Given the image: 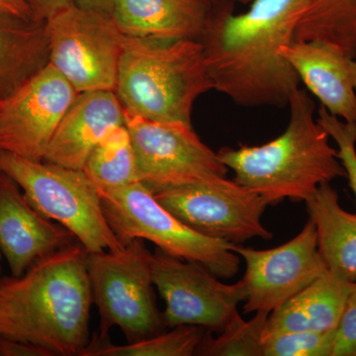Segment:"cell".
I'll use <instances>...</instances> for the list:
<instances>
[{
	"label": "cell",
	"mask_w": 356,
	"mask_h": 356,
	"mask_svg": "<svg viewBox=\"0 0 356 356\" xmlns=\"http://www.w3.org/2000/svg\"><path fill=\"white\" fill-rule=\"evenodd\" d=\"M311 0H252L245 13L211 7L198 41L214 90L242 107L288 106L300 79L280 54Z\"/></svg>",
	"instance_id": "1"
},
{
	"label": "cell",
	"mask_w": 356,
	"mask_h": 356,
	"mask_svg": "<svg viewBox=\"0 0 356 356\" xmlns=\"http://www.w3.org/2000/svg\"><path fill=\"white\" fill-rule=\"evenodd\" d=\"M76 242L39 259L22 276L0 280V337L83 356L93 304L86 257Z\"/></svg>",
	"instance_id": "2"
},
{
	"label": "cell",
	"mask_w": 356,
	"mask_h": 356,
	"mask_svg": "<svg viewBox=\"0 0 356 356\" xmlns=\"http://www.w3.org/2000/svg\"><path fill=\"white\" fill-rule=\"evenodd\" d=\"M288 106L289 124L280 137L261 146L224 147L217 153L235 173L234 180L257 192L267 205H277L284 199L306 202L320 185L346 177L307 90H295Z\"/></svg>",
	"instance_id": "3"
},
{
	"label": "cell",
	"mask_w": 356,
	"mask_h": 356,
	"mask_svg": "<svg viewBox=\"0 0 356 356\" xmlns=\"http://www.w3.org/2000/svg\"><path fill=\"white\" fill-rule=\"evenodd\" d=\"M212 89L198 40L126 38L114 90L126 113L191 125L194 103Z\"/></svg>",
	"instance_id": "4"
},
{
	"label": "cell",
	"mask_w": 356,
	"mask_h": 356,
	"mask_svg": "<svg viewBox=\"0 0 356 356\" xmlns=\"http://www.w3.org/2000/svg\"><path fill=\"white\" fill-rule=\"evenodd\" d=\"M152 254L144 240L135 238L119 252H88L92 301L99 314V332L88 346L109 341L118 327L128 343L165 332L163 314L156 305L151 266Z\"/></svg>",
	"instance_id": "5"
},
{
	"label": "cell",
	"mask_w": 356,
	"mask_h": 356,
	"mask_svg": "<svg viewBox=\"0 0 356 356\" xmlns=\"http://www.w3.org/2000/svg\"><path fill=\"white\" fill-rule=\"evenodd\" d=\"M0 172L13 178L35 209L72 232L88 252L125 247L107 222L99 191L83 170L0 151Z\"/></svg>",
	"instance_id": "6"
},
{
	"label": "cell",
	"mask_w": 356,
	"mask_h": 356,
	"mask_svg": "<svg viewBox=\"0 0 356 356\" xmlns=\"http://www.w3.org/2000/svg\"><path fill=\"white\" fill-rule=\"evenodd\" d=\"M99 193L107 222L124 245L135 238L149 241L165 254L202 264L217 277L229 280L238 273L241 261L233 243L189 228L140 181Z\"/></svg>",
	"instance_id": "7"
},
{
	"label": "cell",
	"mask_w": 356,
	"mask_h": 356,
	"mask_svg": "<svg viewBox=\"0 0 356 356\" xmlns=\"http://www.w3.org/2000/svg\"><path fill=\"white\" fill-rule=\"evenodd\" d=\"M49 64L77 93L115 90L127 36L107 14L70 6L44 21Z\"/></svg>",
	"instance_id": "8"
},
{
	"label": "cell",
	"mask_w": 356,
	"mask_h": 356,
	"mask_svg": "<svg viewBox=\"0 0 356 356\" xmlns=\"http://www.w3.org/2000/svg\"><path fill=\"white\" fill-rule=\"evenodd\" d=\"M125 124L135 151L138 179L152 193L227 177L229 168L192 125L127 113Z\"/></svg>",
	"instance_id": "9"
},
{
	"label": "cell",
	"mask_w": 356,
	"mask_h": 356,
	"mask_svg": "<svg viewBox=\"0 0 356 356\" xmlns=\"http://www.w3.org/2000/svg\"><path fill=\"white\" fill-rule=\"evenodd\" d=\"M173 216L201 235L240 245L254 238H273L261 222L266 201L227 177L184 185L154 194Z\"/></svg>",
	"instance_id": "10"
},
{
	"label": "cell",
	"mask_w": 356,
	"mask_h": 356,
	"mask_svg": "<svg viewBox=\"0 0 356 356\" xmlns=\"http://www.w3.org/2000/svg\"><path fill=\"white\" fill-rule=\"evenodd\" d=\"M154 286L165 302L166 327L197 325L210 332H221L240 314L245 301L243 281L226 284L202 264L170 257L156 250L151 257Z\"/></svg>",
	"instance_id": "11"
},
{
	"label": "cell",
	"mask_w": 356,
	"mask_h": 356,
	"mask_svg": "<svg viewBox=\"0 0 356 356\" xmlns=\"http://www.w3.org/2000/svg\"><path fill=\"white\" fill-rule=\"evenodd\" d=\"M232 250L245 261L241 280L247 292L245 314L271 313L327 271L310 218L298 235L280 247L259 250L233 245Z\"/></svg>",
	"instance_id": "12"
},
{
	"label": "cell",
	"mask_w": 356,
	"mask_h": 356,
	"mask_svg": "<svg viewBox=\"0 0 356 356\" xmlns=\"http://www.w3.org/2000/svg\"><path fill=\"white\" fill-rule=\"evenodd\" d=\"M77 91L48 64L0 103V151L43 161L51 138Z\"/></svg>",
	"instance_id": "13"
},
{
	"label": "cell",
	"mask_w": 356,
	"mask_h": 356,
	"mask_svg": "<svg viewBox=\"0 0 356 356\" xmlns=\"http://www.w3.org/2000/svg\"><path fill=\"white\" fill-rule=\"evenodd\" d=\"M79 242L62 225L43 216L19 185L0 172V254L19 277L39 259Z\"/></svg>",
	"instance_id": "14"
},
{
	"label": "cell",
	"mask_w": 356,
	"mask_h": 356,
	"mask_svg": "<svg viewBox=\"0 0 356 356\" xmlns=\"http://www.w3.org/2000/svg\"><path fill=\"white\" fill-rule=\"evenodd\" d=\"M280 54L329 113L356 123V58L322 40H294Z\"/></svg>",
	"instance_id": "15"
},
{
	"label": "cell",
	"mask_w": 356,
	"mask_h": 356,
	"mask_svg": "<svg viewBox=\"0 0 356 356\" xmlns=\"http://www.w3.org/2000/svg\"><path fill=\"white\" fill-rule=\"evenodd\" d=\"M125 121V110L115 91L79 93L58 124L44 161L83 170L96 145L108 131Z\"/></svg>",
	"instance_id": "16"
},
{
	"label": "cell",
	"mask_w": 356,
	"mask_h": 356,
	"mask_svg": "<svg viewBox=\"0 0 356 356\" xmlns=\"http://www.w3.org/2000/svg\"><path fill=\"white\" fill-rule=\"evenodd\" d=\"M210 9L201 0H110L108 15L132 38L199 40Z\"/></svg>",
	"instance_id": "17"
},
{
	"label": "cell",
	"mask_w": 356,
	"mask_h": 356,
	"mask_svg": "<svg viewBox=\"0 0 356 356\" xmlns=\"http://www.w3.org/2000/svg\"><path fill=\"white\" fill-rule=\"evenodd\" d=\"M353 283L325 271L282 306L269 314L264 337L288 332L336 330Z\"/></svg>",
	"instance_id": "18"
},
{
	"label": "cell",
	"mask_w": 356,
	"mask_h": 356,
	"mask_svg": "<svg viewBox=\"0 0 356 356\" xmlns=\"http://www.w3.org/2000/svg\"><path fill=\"white\" fill-rule=\"evenodd\" d=\"M305 203L327 273L346 282H356V214L343 209L330 184L320 185Z\"/></svg>",
	"instance_id": "19"
},
{
	"label": "cell",
	"mask_w": 356,
	"mask_h": 356,
	"mask_svg": "<svg viewBox=\"0 0 356 356\" xmlns=\"http://www.w3.org/2000/svg\"><path fill=\"white\" fill-rule=\"evenodd\" d=\"M44 22L0 13V103L49 64Z\"/></svg>",
	"instance_id": "20"
},
{
	"label": "cell",
	"mask_w": 356,
	"mask_h": 356,
	"mask_svg": "<svg viewBox=\"0 0 356 356\" xmlns=\"http://www.w3.org/2000/svg\"><path fill=\"white\" fill-rule=\"evenodd\" d=\"M83 172L98 191L139 181L132 139L126 124L107 132L89 154Z\"/></svg>",
	"instance_id": "21"
},
{
	"label": "cell",
	"mask_w": 356,
	"mask_h": 356,
	"mask_svg": "<svg viewBox=\"0 0 356 356\" xmlns=\"http://www.w3.org/2000/svg\"><path fill=\"white\" fill-rule=\"evenodd\" d=\"M294 40H322L356 58V0H311Z\"/></svg>",
	"instance_id": "22"
},
{
	"label": "cell",
	"mask_w": 356,
	"mask_h": 356,
	"mask_svg": "<svg viewBox=\"0 0 356 356\" xmlns=\"http://www.w3.org/2000/svg\"><path fill=\"white\" fill-rule=\"evenodd\" d=\"M204 336L202 327L182 325L135 343L116 346L107 341L88 346L83 356H192Z\"/></svg>",
	"instance_id": "23"
},
{
	"label": "cell",
	"mask_w": 356,
	"mask_h": 356,
	"mask_svg": "<svg viewBox=\"0 0 356 356\" xmlns=\"http://www.w3.org/2000/svg\"><path fill=\"white\" fill-rule=\"evenodd\" d=\"M269 314L255 312L250 321L238 315L217 337H213L212 332H206L195 355L264 356V330Z\"/></svg>",
	"instance_id": "24"
},
{
	"label": "cell",
	"mask_w": 356,
	"mask_h": 356,
	"mask_svg": "<svg viewBox=\"0 0 356 356\" xmlns=\"http://www.w3.org/2000/svg\"><path fill=\"white\" fill-rule=\"evenodd\" d=\"M334 330L288 332L264 337V356H332Z\"/></svg>",
	"instance_id": "25"
},
{
	"label": "cell",
	"mask_w": 356,
	"mask_h": 356,
	"mask_svg": "<svg viewBox=\"0 0 356 356\" xmlns=\"http://www.w3.org/2000/svg\"><path fill=\"white\" fill-rule=\"evenodd\" d=\"M317 120L336 143L337 156L356 198V123L341 120L322 105L318 109Z\"/></svg>",
	"instance_id": "26"
},
{
	"label": "cell",
	"mask_w": 356,
	"mask_h": 356,
	"mask_svg": "<svg viewBox=\"0 0 356 356\" xmlns=\"http://www.w3.org/2000/svg\"><path fill=\"white\" fill-rule=\"evenodd\" d=\"M332 356H356V282L334 330Z\"/></svg>",
	"instance_id": "27"
},
{
	"label": "cell",
	"mask_w": 356,
	"mask_h": 356,
	"mask_svg": "<svg viewBox=\"0 0 356 356\" xmlns=\"http://www.w3.org/2000/svg\"><path fill=\"white\" fill-rule=\"evenodd\" d=\"M0 356H55L43 346L0 337Z\"/></svg>",
	"instance_id": "28"
},
{
	"label": "cell",
	"mask_w": 356,
	"mask_h": 356,
	"mask_svg": "<svg viewBox=\"0 0 356 356\" xmlns=\"http://www.w3.org/2000/svg\"><path fill=\"white\" fill-rule=\"evenodd\" d=\"M31 9L34 19L44 22L54 14L74 6V0H26Z\"/></svg>",
	"instance_id": "29"
},
{
	"label": "cell",
	"mask_w": 356,
	"mask_h": 356,
	"mask_svg": "<svg viewBox=\"0 0 356 356\" xmlns=\"http://www.w3.org/2000/svg\"><path fill=\"white\" fill-rule=\"evenodd\" d=\"M0 13L8 14L22 19L35 20L26 0H0Z\"/></svg>",
	"instance_id": "30"
},
{
	"label": "cell",
	"mask_w": 356,
	"mask_h": 356,
	"mask_svg": "<svg viewBox=\"0 0 356 356\" xmlns=\"http://www.w3.org/2000/svg\"><path fill=\"white\" fill-rule=\"evenodd\" d=\"M76 6L108 15L110 0H74Z\"/></svg>",
	"instance_id": "31"
},
{
	"label": "cell",
	"mask_w": 356,
	"mask_h": 356,
	"mask_svg": "<svg viewBox=\"0 0 356 356\" xmlns=\"http://www.w3.org/2000/svg\"><path fill=\"white\" fill-rule=\"evenodd\" d=\"M203 3L207 4L208 6H234L236 4H248L252 0H201Z\"/></svg>",
	"instance_id": "32"
},
{
	"label": "cell",
	"mask_w": 356,
	"mask_h": 356,
	"mask_svg": "<svg viewBox=\"0 0 356 356\" xmlns=\"http://www.w3.org/2000/svg\"><path fill=\"white\" fill-rule=\"evenodd\" d=\"M0 273H1V266H0Z\"/></svg>",
	"instance_id": "33"
},
{
	"label": "cell",
	"mask_w": 356,
	"mask_h": 356,
	"mask_svg": "<svg viewBox=\"0 0 356 356\" xmlns=\"http://www.w3.org/2000/svg\"><path fill=\"white\" fill-rule=\"evenodd\" d=\"M0 259H1V254H0Z\"/></svg>",
	"instance_id": "34"
}]
</instances>
